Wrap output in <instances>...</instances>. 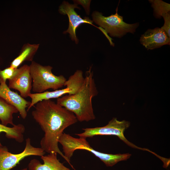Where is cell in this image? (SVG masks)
I'll return each instance as SVG.
<instances>
[{"label":"cell","mask_w":170,"mask_h":170,"mask_svg":"<svg viewBox=\"0 0 170 170\" xmlns=\"http://www.w3.org/2000/svg\"><path fill=\"white\" fill-rule=\"evenodd\" d=\"M35 105L32 115L44 133L40 141L41 148L49 154H59L74 169L60 150L58 144L64 130L78 121L75 115L51 99L42 100Z\"/></svg>","instance_id":"cell-1"},{"label":"cell","mask_w":170,"mask_h":170,"mask_svg":"<svg viewBox=\"0 0 170 170\" xmlns=\"http://www.w3.org/2000/svg\"><path fill=\"white\" fill-rule=\"evenodd\" d=\"M98 93L90 67L86 71L84 81L79 90L74 94L57 98L56 103L73 113L78 121L88 122L95 118L92 100Z\"/></svg>","instance_id":"cell-2"},{"label":"cell","mask_w":170,"mask_h":170,"mask_svg":"<svg viewBox=\"0 0 170 170\" xmlns=\"http://www.w3.org/2000/svg\"><path fill=\"white\" fill-rule=\"evenodd\" d=\"M59 143L62 145L64 155L70 162L74 151L79 149L91 152L107 167H112L120 161L127 160L131 155L128 153L112 154L100 152L92 148L86 139L75 138L64 133L60 137Z\"/></svg>","instance_id":"cell-3"},{"label":"cell","mask_w":170,"mask_h":170,"mask_svg":"<svg viewBox=\"0 0 170 170\" xmlns=\"http://www.w3.org/2000/svg\"><path fill=\"white\" fill-rule=\"evenodd\" d=\"M30 67L32 79V89L35 93H41L51 89L54 90L64 86L67 80L63 76H57L52 71L53 67L43 66L32 61Z\"/></svg>","instance_id":"cell-4"},{"label":"cell","mask_w":170,"mask_h":170,"mask_svg":"<svg viewBox=\"0 0 170 170\" xmlns=\"http://www.w3.org/2000/svg\"><path fill=\"white\" fill-rule=\"evenodd\" d=\"M117 8L114 14L107 17L98 11H94L92 14L93 21L109 33L110 37L121 38L128 32L134 34L139 23L129 24L125 22L123 17L118 14Z\"/></svg>","instance_id":"cell-5"},{"label":"cell","mask_w":170,"mask_h":170,"mask_svg":"<svg viewBox=\"0 0 170 170\" xmlns=\"http://www.w3.org/2000/svg\"><path fill=\"white\" fill-rule=\"evenodd\" d=\"M130 125V123L128 121L125 120L119 121L116 118H113L105 126L82 128V129L84 131L83 132L75 134L79 137L85 139L97 135L116 136L131 147L151 153L152 151L149 149L137 146L126 139L124 136V133L125 130L128 128Z\"/></svg>","instance_id":"cell-6"},{"label":"cell","mask_w":170,"mask_h":170,"mask_svg":"<svg viewBox=\"0 0 170 170\" xmlns=\"http://www.w3.org/2000/svg\"><path fill=\"white\" fill-rule=\"evenodd\" d=\"M84 80L83 72L77 70L65 82L64 88L52 91H46L41 93H31L29 95L31 99L30 105L27 111L38 102L43 100L58 98L65 94H72L80 88Z\"/></svg>","instance_id":"cell-7"},{"label":"cell","mask_w":170,"mask_h":170,"mask_svg":"<svg viewBox=\"0 0 170 170\" xmlns=\"http://www.w3.org/2000/svg\"><path fill=\"white\" fill-rule=\"evenodd\" d=\"M26 146L23 151L19 154L10 152L5 146H0V170H10L20 163L25 157L35 156L44 155L45 152L41 148L33 146L31 143V139L26 140Z\"/></svg>","instance_id":"cell-8"},{"label":"cell","mask_w":170,"mask_h":170,"mask_svg":"<svg viewBox=\"0 0 170 170\" xmlns=\"http://www.w3.org/2000/svg\"><path fill=\"white\" fill-rule=\"evenodd\" d=\"M75 8L81 9V8L78 7L77 4L74 3L71 4L65 1H64L59 7V12L62 14L67 15L69 20V27L66 31H64V34L69 33L71 40L75 41L76 43L77 44L79 41L76 35V30L82 24L91 25L99 28L103 32H104V29L94 25L93 24V21L88 17H85L83 19L75 11Z\"/></svg>","instance_id":"cell-9"},{"label":"cell","mask_w":170,"mask_h":170,"mask_svg":"<svg viewBox=\"0 0 170 170\" xmlns=\"http://www.w3.org/2000/svg\"><path fill=\"white\" fill-rule=\"evenodd\" d=\"M8 80L9 88L19 91L22 98H27L31 93L32 79L29 65H25L16 68L13 76Z\"/></svg>","instance_id":"cell-10"},{"label":"cell","mask_w":170,"mask_h":170,"mask_svg":"<svg viewBox=\"0 0 170 170\" xmlns=\"http://www.w3.org/2000/svg\"><path fill=\"white\" fill-rule=\"evenodd\" d=\"M0 97L15 107L23 119L26 118L27 116L26 108L29 106L31 102L27 101L17 93L10 90L6 82L0 77Z\"/></svg>","instance_id":"cell-11"},{"label":"cell","mask_w":170,"mask_h":170,"mask_svg":"<svg viewBox=\"0 0 170 170\" xmlns=\"http://www.w3.org/2000/svg\"><path fill=\"white\" fill-rule=\"evenodd\" d=\"M140 43L148 49H153L170 45V38L161 28L148 29L140 38Z\"/></svg>","instance_id":"cell-12"},{"label":"cell","mask_w":170,"mask_h":170,"mask_svg":"<svg viewBox=\"0 0 170 170\" xmlns=\"http://www.w3.org/2000/svg\"><path fill=\"white\" fill-rule=\"evenodd\" d=\"M43 162L42 164L35 159L31 161L28 164L29 170H71L60 162L57 158V153H52L41 157Z\"/></svg>","instance_id":"cell-13"},{"label":"cell","mask_w":170,"mask_h":170,"mask_svg":"<svg viewBox=\"0 0 170 170\" xmlns=\"http://www.w3.org/2000/svg\"><path fill=\"white\" fill-rule=\"evenodd\" d=\"M39 44H25L20 54L11 62L10 66L17 68L25 61H32L34 55L39 47Z\"/></svg>","instance_id":"cell-14"},{"label":"cell","mask_w":170,"mask_h":170,"mask_svg":"<svg viewBox=\"0 0 170 170\" xmlns=\"http://www.w3.org/2000/svg\"><path fill=\"white\" fill-rule=\"evenodd\" d=\"M18 112L15 107L0 97V120L2 124L6 126L8 124L14 125L13 115Z\"/></svg>","instance_id":"cell-15"},{"label":"cell","mask_w":170,"mask_h":170,"mask_svg":"<svg viewBox=\"0 0 170 170\" xmlns=\"http://www.w3.org/2000/svg\"><path fill=\"white\" fill-rule=\"evenodd\" d=\"M25 131V126L21 124H14L12 127H8L0 124V133L2 132H4L7 138L14 139L19 143H21L23 141V134ZM1 145H2L0 142V146Z\"/></svg>","instance_id":"cell-16"},{"label":"cell","mask_w":170,"mask_h":170,"mask_svg":"<svg viewBox=\"0 0 170 170\" xmlns=\"http://www.w3.org/2000/svg\"><path fill=\"white\" fill-rule=\"evenodd\" d=\"M149 1L151 3V6L153 8L154 15L156 18H160L163 14L170 12L169 4L160 0Z\"/></svg>","instance_id":"cell-17"},{"label":"cell","mask_w":170,"mask_h":170,"mask_svg":"<svg viewBox=\"0 0 170 170\" xmlns=\"http://www.w3.org/2000/svg\"><path fill=\"white\" fill-rule=\"evenodd\" d=\"M16 69L9 66L3 70L0 69V77L6 82L7 79H10L13 76Z\"/></svg>","instance_id":"cell-18"},{"label":"cell","mask_w":170,"mask_h":170,"mask_svg":"<svg viewBox=\"0 0 170 170\" xmlns=\"http://www.w3.org/2000/svg\"><path fill=\"white\" fill-rule=\"evenodd\" d=\"M164 20L163 26L161 28L166 33L168 37L170 38V12L165 13L162 15Z\"/></svg>","instance_id":"cell-19"},{"label":"cell","mask_w":170,"mask_h":170,"mask_svg":"<svg viewBox=\"0 0 170 170\" xmlns=\"http://www.w3.org/2000/svg\"><path fill=\"white\" fill-rule=\"evenodd\" d=\"M73 1L74 4L82 5L84 8L87 14H89L90 11V4L91 0H75Z\"/></svg>","instance_id":"cell-20"},{"label":"cell","mask_w":170,"mask_h":170,"mask_svg":"<svg viewBox=\"0 0 170 170\" xmlns=\"http://www.w3.org/2000/svg\"><path fill=\"white\" fill-rule=\"evenodd\" d=\"M21 170H27V168H25V169H22Z\"/></svg>","instance_id":"cell-21"}]
</instances>
